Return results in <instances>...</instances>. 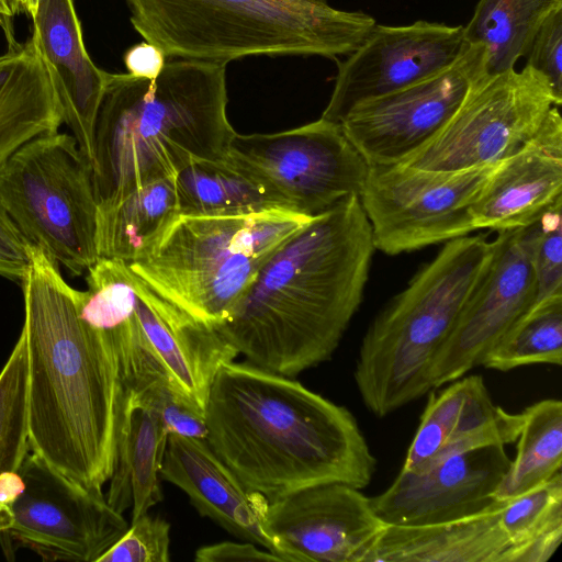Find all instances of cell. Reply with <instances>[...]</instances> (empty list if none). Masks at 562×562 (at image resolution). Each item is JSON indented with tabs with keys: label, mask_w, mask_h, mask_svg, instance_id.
Instances as JSON below:
<instances>
[{
	"label": "cell",
	"mask_w": 562,
	"mask_h": 562,
	"mask_svg": "<svg viewBox=\"0 0 562 562\" xmlns=\"http://www.w3.org/2000/svg\"><path fill=\"white\" fill-rule=\"evenodd\" d=\"M59 268L33 246L20 281L30 447L70 480L102 492L114 467L125 387L115 350L82 319L78 290Z\"/></svg>",
	"instance_id": "6da1fadb"
},
{
	"label": "cell",
	"mask_w": 562,
	"mask_h": 562,
	"mask_svg": "<svg viewBox=\"0 0 562 562\" xmlns=\"http://www.w3.org/2000/svg\"><path fill=\"white\" fill-rule=\"evenodd\" d=\"M374 250L359 196L346 198L288 239L215 328L258 368L290 378L314 368L359 310Z\"/></svg>",
	"instance_id": "7a4b0ae2"
},
{
	"label": "cell",
	"mask_w": 562,
	"mask_h": 562,
	"mask_svg": "<svg viewBox=\"0 0 562 562\" xmlns=\"http://www.w3.org/2000/svg\"><path fill=\"white\" fill-rule=\"evenodd\" d=\"M204 419L214 453L248 491L269 502L333 482L362 490L376 469L347 407L247 361L217 370Z\"/></svg>",
	"instance_id": "3957f363"
},
{
	"label": "cell",
	"mask_w": 562,
	"mask_h": 562,
	"mask_svg": "<svg viewBox=\"0 0 562 562\" xmlns=\"http://www.w3.org/2000/svg\"><path fill=\"white\" fill-rule=\"evenodd\" d=\"M227 101L222 63L180 58L166 63L154 80L110 72L94 131L98 206L176 177L193 160L226 159L236 134Z\"/></svg>",
	"instance_id": "277c9868"
},
{
	"label": "cell",
	"mask_w": 562,
	"mask_h": 562,
	"mask_svg": "<svg viewBox=\"0 0 562 562\" xmlns=\"http://www.w3.org/2000/svg\"><path fill=\"white\" fill-rule=\"evenodd\" d=\"M131 23L166 57L227 64L247 56L352 53L375 25L315 0H125Z\"/></svg>",
	"instance_id": "5b68a950"
},
{
	"label": "cell",
	"mask_w": 562,
	"mask_h": 562,
	"mask_svg": "<svg viewBox=\"0 0 562 562\" xmlns=\"http://www.w3.org/2000/svg\"><path fill=\"white\" fill-rule=\"evenodd\" d=\"M496 243L468 235L445 243L364 333L353 378L364 406L383 418L429 393V371L485 274Z\"/></svg>",
	"instance_id": "8992f818"
},
{
	"label": "cell",
	"mask_w": 562,
	"mask_h": 562,
	"mask_svg": "<svg viewBox=\"0 0 562 562\" xmlns=\"http://www.w3.org/2000/svg\"><path fill=\"white\" fill-rule=\"evenodd\" d=\"M313 217L283 209L177 213L127 267L148 288L216 327L229 318L267 260Z\"/></svg>",
	"instance_id": "52a82bcc"
},
{
	"label": "cell",
	"mask_w": 562,
	"mask_h": 562,
	"mask_svg": "<svg viewBox=\"0 0 562 562\" xmlns=\"http://www.w3.org/2000/svg\"><path fill=\"white\" fill-rule=\"evenodd\" d=\"M0 204L23 237L70 274L99 259L92 166L72 135H40L0 165Z\"/></svg>",
	"instance_id": "ba28073f"
},
{
	"label": "cell",
	"mask_w": 562,
	"mask_h": 562,
	"mask_svg": "<svg viewBox=\"0 0 562 562\" xmlns=\"http://www.w3.org/2000/svg\"><path fill=\"white\" fill-rule=\"evenodd\" d=\"M561 103L547 79L527 65L486 74L442 128L398 164L447 172L498 164L531 139Z\"/></svg>",
	"instance_id": "9c48e42d"
},
{
	"label": "cell",
	"mask_w": 562,
	"mask_h": 562,
	"mask_svg": "<svg viewBox=\"0 0 562 562\" xmlns=\"http://www.w3.org/2000/svg\"><path fill=\"white\" fill-rule=\"evenodd\" d=\"M226 160L279 198L288 210L307 216L359 196L369 169L340 124L322 117L272 134L236 133Z\"/></svg>",
	"instance_id": "30bf717a"
},
{
	"label": "cell",
	"mask_w": 562,
	"mask_h": 562,
	"mask_svg": "<svg viewBox=\"0 0 562 562\" xmlns=\"http://www.w3.org/2000/svg\"><path fill=\"white\" fill-rule=\"evenodd\" d=\"M498 164L450 172L369 166L359 200L375 250L395 256L475 232L471 206Z\"/></svg>",
	"instance_id": "8fae6325"
},
{
	"label": "cell",
	"mask_w": 562,
	"mask_h": 562,
	"mask_svg": "<svg viewBox=\"0 0 562 562\" xmlns=\"http://www.w3.org/2000/svg\"><path fill=\"white\" fill-rule=\"evenodd\" d=\"M24 490L0 544L8 560L27 548L45 561L97 562L127 530L123 514L30 451L19 469Z\"/></svg>",
	"instance_id": "7c38bea8"
},
{
	"label": "cell",
	"mask_w": 562,
	"mask_h": 562,
	"mask_svg": "<svg viewBox=\"0 0 562 562\" xmlns=\"http://www.w3.org/2000/svg\"><path fill=\"white\" fill-rule=\"evenodd\" d=\"M484 75L485 50L481 45L469 44L450 67L356 105L339 124L369 166L398 164L442 128Z\"/></svg>",
	"instance_id": "4fadbf2b"
},
{
	"label": "cell",
	"mask_w": 562,
	"mask_h": 562,
	"mask_svg": "<svg viewBox=\"0 0 562 562\" xmlns=\"http://www.w3.org/2000/svg\"><path fill=\"white\" fill-rule=\"evenodd\" d=\"M462 25L416 21L376 24L337 64L330 99L322 119L339 123L356 105L425 80L456 63L468 48Z\"/></svg>",
	"instance_id": "5bb4252c"
},
{
	"label": "cell",
	"mask_w": 562,
	"mask_h": 562,
	"mask_svg": "<svg viewBox=\"0 0 562 562\" xmlns=\"http://www.w3.org/2000/svg\"><path fill=\"white\" fill-rule=\"evenodd\" d=\"M493 259L429 371L438 389L481 366L483 357L535 303L531 227L498 232Z\"/></svg>",
	"instance_id": "9a60e30c"
},
{
	"label": "cell",
	"mask_w": 562,
	"mask_h": 562,
	"mask_svg": "<svg viewBox=\"0 0 562 562\" xmlns=\"http://www.w3.org/2000/svg\"><path fill=\"white\" fill-rule=\"evenodd\" d=\"M266 527L283 562H366L386 525L360 488L333 482L269 502Z\"/></svg>",
	"instance_id": "2e32d148"
},
{
	"label": "cell",
	"mask_w": 562,
	"mask_h": 562,
	"mask_svg": "<svg viewBox=\"0 0 562 562\" xmlns=\"http://www.w3.org/2000/svg\"><path fill=\"white\" fill-rule=\"evenodd\" d=\"M510 464L505 446L453 454L422 472L401 469L390 486L370 497L386 526H424L459 519L490 506Z\"/></svg>",
	"instance_id": "e0dca14e"
},
{
	"label": "cell",
	"mask_w": 562,
	"mask_h": 562,
	"mask_svg": "<svg viewBox=\"0 0 562 562\" xmlns=\"http://www.w3.org/2000/svg\"><path fill=\"white\" fill-rule=\"evenodd\" d=\"M450 383L430 392L402 470L422 472L453 454L517 440L522 414L495 405L480 374Z\"/></svg>",
	"instance_id": "ac0fdd59"
},
{
	"label": "cell",
	"mask_w": 562,
	"mask_h": 562,
	"mask_svg": "<svg viewBox=\"0 0 562 562\" xmlns=\"http://www.w3.org/2000/svg\"><path fill=\"white\" fill-rule=\"evenodd\" d=\"M562 200V117L553 106L537 134L501 161L471 206L475 231L526 227Z\"/></svg>",
	"instance_id": "d6986e66"
},
{
	"label": "cell",
	"mask_w": 562,
	"mask_h": 562,
	"mask_svg": "<svg viewBox=\"0 0 562 562\" xmlns=\"http://www.w3.org/2000/svg\"><path fill=\"white\" fill-rule=\"evenodd\" d=\"M160 477L182 490L202 516L281 558L266 527L269 501L248 491L205 439L170 432Z\"/></svg>",
	"instance_id": "ffe728a7"
},
{
	"label": "cell",
	"mask_w": 562,
	"mask_h": 562,
	"mask_svg": "<svg viewBox=\"0 0 562 562\" xmlns=\"http://www.w3.org/2000/svg\"><path fill=\"white\" fill-rule=\"evenodd\" d=\"M32 20V35L52 71L63 123L92 166L95 123L110 72L90 58L74 0H38Z\"/></svg>",
	"instance_id": "44dd1931"
},
{
	"label": "cell",
	"mask_w": 562,
	"mask_h": 562,
	"mask_svg": "<svg viewBox=\"0 0 562 562\" xmlns=\"http://www.w3.org/2000/svg\"><path fill=\"white\" fill-rule=\"evenodd\" d=\"M134 281L136 315L144 337L181 393L204 413L214 375L238 352L215 327L196 319L135 276Z\"/></svg>",
	"instance_id": "7402d4cb"
},
{
	"label": "cell",
	"mask_w": 562,
	"mask_h": 562,
	"mask_svg": "<svg viewBox=\"0 0 562 562\" xmlns=\"http://www.w3.org/2000/svg\"><path fill=\"white\" fill-rule=\"evenodd\" d=\"M366 562H519L502 501L450 521L386 526Z\"/></svg>",
	"instance_id": "603a6c76"
},
{
	"label": "cell",
	"mask_w": 562,
	"mask_h": 562,
	"mask_svg": "<svg viewBox=\"0 0 562 562\" xmlns=\"http://www.w3.org/2000/svg\"><path fill=\"white\" fill-rule=\"evenodd\" d=\"M10 38L0 55V165L27 142L63 124L52 71L34 36L23 44Z\"/></svg>",
	"instance_id": "cb8c5ba5"
},
{
	"label": "cell",
	"mask_w": 562,
	"mask_h": 562,
	"mask_svg": "<svg viewBox=\"0 0 562 562\" xmlns=\"http://www.w3.org/2000/svg\"><path fill=\"white\" fill-rule=\"evenodd\" d=\"M168 436L162 419L125 390L105 499L120 514L131 508L132 521L164 498L160 469Z\"/></svg>",
	"instance_id": "d4e9b609"
},
{
	"label": "cell",
	"mask_w": 562,
	"mask_h": 562,
	"mask_svg": "<svg viewBox=\"0 0 562 562\" xmlns=\"http://www.w3.org/2000/svg\"><path fill=\"white\" fill-rule=\"evenodd\" d=\"M98 331V330H97ZM100 333L114 348L125 390L140 406L156 413L169 434L206 437L204 413L181 393L144 337L136 315Z\"/></svg>",
	"instance_id": "484cf974"
},
{
	"label": "cell",
	"mask_w": 562,
	"mask_h": 562,
	"mask_svg": "<svg viewBox=\"0 0 562 562\" xmlns=\"http://www.w3.org/2000/svg\"><path fill=\"white\" fill-rule=\"evenodd\" d=\"M177 213L175 177L149 182L113 204L98 206L99 258L125 263L137 260Z\"/></svg>",
	"instance_id": "4316f807"
},
{
	"label": "cell",
	"mask_w": 562,
	"mask_h": 562,
	"mask_svg": "<svg viewBox=\"0 0 562 562\" xmlns=\"http://www.w3.org/2000/svg\"><path fill=\"white\" fill-rule=\"evenodd\" d=\"M175 188L180 214L232 215L288 210L279 198L226 159L191 161L176 175Z\"/></svg>",
	"instance_id": "83f0119b"
},
{
	"label": "cell",
	"mask_w": 562,
	"mask_h": 562,
	"mask_svg": "<svg viewBox=\"0 0 562 562\" xmlns=\"http://www.w3.org/2000/svg\"><path fill=\"white\" fill-rule=\"evenodd\" d=\"M560 8L562 0H480L463 26L464 38L484 48L487 75L515 69L540 26Z\"/></svg>",
	"instance_id": "f1b7e54d"
},
{
	"label": "cell",
	"mask_w": 562,
	"mask_h": 562,
	"mask_svg": "<svg viewBox=\"0 0 562 562\" xmlns=\"http://www.w3.org/2000/svg\"><path fill=\"white\" fill-rule=\"evenodd\" d=\"M514 459L494 499H510L535 490L562 472V402L538 401L522 412Z\"/></svg>",
	"instance_id": "f546056e"
},
{
	"label": "cell",
	"mask_w": 562,
	"mask_h": 562,
	"mask_svg": "<svg viewBox=\"0 0 562 562\" xmlns=\"http://www.w3.org/2000/svg\"><path fill=\"white\" fill-rule=\"evenodd\" d=\"M530 364H562V295L535 303L481 361L503 372Z\"/></svg>",
	"instance_id": "4dcf8cb0"
},
{
	"label": "cell",
	"mask_w": 562,
	"mask_h": 562,
	"mask_svg": "<svg viewBox=\"0 0 562 562\" xmlns=\"http://www.w3.org/2000/svg\"><path fill=\"white\" fill-rule=\"evenodd\" d=\"M30 451L29 357L21 330L0 371V474L19 470Z\"/></svg>",
	"instance_id": "1f68e13d"
},
{
	"label": "cell",
	"mask_w": 562,
	"mask_h": 562,
	"mask_svg": "<svg viewBox=\"0 0 562 562\" xmlns=\"http://www.w3.org/2000/svg\"><path fill=\"white\" fill-rule=\"evenodd\" d=\"M530 227L535 303H538L562 295V200L548 209Z\"/></svg>",
	"instance_id": "d6a6232c"
},
{
	"label": "cell",
	"mask_w": 562,
	"mask_h": 562,
	"mask_svg": "<svg viewBox=\"0 0 562 562\" xmlns=\"http://www.w3.org/2000/svg\"><path fill=\"white\" fill-rule=\"evenodd\" d=\"M170 525L148 513L131 521L125 533L97 562H169Z\"/></svg>",
	"instance_id": "836d02e7"
},
{
	"label": "cell",
	"mask_w": 562,
	"mask_h": 562,
	"mask_svg": "<svg viewBox=\"0 0 562 562\" xmlns=\"http://www.w3.org/2000/svg\"><path fill=\"white\" fill-rule=\"evenodd\" d=\"M562 8L555 10L538 30L529 52L527 66L542 75L554 94L562 100Z\"/></svg>",
	"instance_id": "e575fe53"
},
{
	"label": "cell",
	"mask_w": 562,
	"mask_h": 562,
	"mask_svg": "<svg viewBox=\"0 0 562 562\" xmlns=\"http://www.w3.org/2000/svg\"><path fill=\"white\" fill-rule=\"evenodd\" d=\"M32 247L0 204V276L21 281L31 261Z\"/></svg>",
	"instance_id": "d590c367"
},
{
	"label": "cell",
	"mask_w": 562,
	"mask_h": 562,
	"mask_svg": "<svg viewBox=\"0 0 562 562\" xmlns=\"http://www.w3.org/2000/svg\"><path fill=\"white\" fill-rule=\"evenodd\" d=\"M196 562H227V561H265L283 562L281 558L268 550L259 549L252 542L222 541L203 546L195 551Z\"/></svg>",
	"instance_id": "8d00e7d4"
},
{
	"label": "cell",
	"mask_w": 562,
	"mask_h": 562,
	"mask_svg": "<svg viewBox=\"0 0 562 562\" xmlns=\"http://www.w3.org/2000/svg\"><path fill=\"white\" fill-rule=\"evenodd\" d=\"M127 74L140 78L154 80L162 71L166 65L164 52L149 42H142L130 47L123 57Z\"/></svg>",
	"instance_id": "74e56055"
},
{
	"label": "cell",
	"mask_w": 562,
	"mask_h": 562,
	"mask_svg": "<svg viewBox=\"0 0 562 562\" xmlns=\"http://www.w3.org/2000/svg\"><path fill=\"white\" fill-rule=\"evenodd\" d=\"M13 13L24 11L33 16L36 11L38 0H9Z\"/></svg>",
	"instance_id": "f35d334b"
},
{
	"label": "cell",
	"mask_w": 562,
	"mask_h": 562,
	"mask_svg": "<svg viewBox=\"0 0 562 562\" xmlns=\"http://www.w3.org/2000/svg\"><path fill=\"white\" fill-rule=\"evenodd\" d=\"M13 14L9 0H0V16L11 18Z\"/></svg>",
	"instance_id": "ab89813d"
},
{
	"label": "cell",
	"mask_w": 562,
	"mask_h": 562,
	"mask_svg": "<svg viewBox=\"0 0 562 562\" xmlns=\"http://www.w3.org/2000/svg\"><path fill=\"white\" fill-rule=\"evenodd\" d=\"M315 1L327 2V0H315Z\"/></svg>",
	"instance_id": "60d3db41"
}]
</instances>
